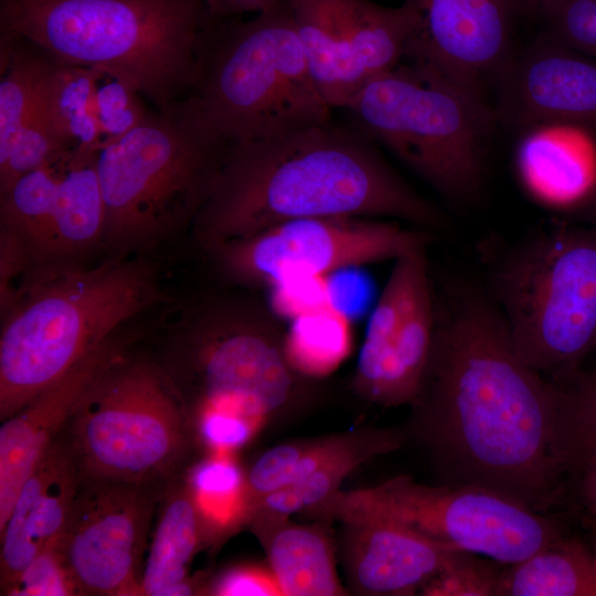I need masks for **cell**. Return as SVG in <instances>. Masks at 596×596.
Returning a JSON list of instances; mask_svg holds the SVG:
<instances>
[{
    "label": "cell",
    "mask_w": 596,
    "mask_h": 596,
    "mask_svg": "<svg viewBox=\"0 0 596 596\" xmlns=\"http://www.w3.org/2000/svg\"><path fill=\"white\" fill-rule=\"evenodd\" d=\"M546 34L596 58V0H541Z\"/></svg>",
    "instance_id": "obj_36"
},
{
    "label": "cell",
    "mask_w": 596,
    "mask_h": 596,
    "mask_svg": "<svg viewBox=\"0 0 596 596\" xmlns=\"http://www.w3.org/2000/svg\"><path fill=\"white\" fill-rule=\"evenodd\" d=\"M44 103L54 132L66 150L100 149L92 67L53 58Z\"/></svg>",
    "instance_id": "obj_29"
},
{
    "label": "cell",
    "mask_w": 596,
    "mask_h": 596,
    "mask_svg": "<svg viewBox=\"0 0 596 596\" xmlns=\"http://www.w3.org/2000/svg\"><path fill=\"white\" fill-rule=\"evenodd\" d=\"M497 596H596V561L575 539L562 536L502 568Z\"/></svg>",
    "instance_id": "obj_25"
},
{
    "label": "cell",
    "mask_w": 596,
    "mask_h": 596,
    "mask_svg": "<svg viewBox=\"0 0 596 596\" xmlns=\"http://www.w3.org/2000/svg\"><path fill=\"white\" fill-rule=\"evenodd\" d=\"M183 472L169 481L160 494L142 570L141 596L204 595L209 577L189 574L206 541Z\"/></svg>",
    "instance_id": "obj_21"
},
{
    "label": "cell",
    "mask_w": 596,
    "mask_h": 596,
    "mask_svg": "<svg viewBox=\"0 0 596 596\" xmlns=\"http://www.w3.org/2000/svg\"><path fill=\"white\" fill-rule=\"evenodd\" d=\"M426 247L394 266L370 316L352 390L383 406H412L430 355L437 318Z\"/></svg>",
    "instance_id": "obj_15"
},
{
    "label": "cell",
    "mask_w": 596,
    "mask_h": 596,
    "mask_svg": "<svg viewBox=\"0 0 596 596\" xmlns=\"http://www.w3.org/2000/svg\"><path fill=\"white\" fill-rule=\"evenodd\" d=\"M95 79L96 116L102 147L121 138L140 125L148 111L135 85L110 70L92 67ZM99 150V149H98Z\"/></svg>",
    "instance_id": "obj_34"
},
{
    "label": "cell",
    "mask_w": 596,
    "mask_h": 596,
    "mask_svg": "<svg viewBox=\"0 0 596 596\" xmlns=\"http://www.w3.org/2000/svg\"><path fill=\"white\" fill-rule=\"evenodd\" d=\"M497 76L500 113L520 127L596 132V58L545 34L510 57Z\"/></svg>",
    "instance_id": "obj_16"
},
{
    "label": "cell",
    "mask_w": 596,
    "mask_h": 596,
    "mask_svg": "<svg viewBox=\"0 0 596 596\" xmlns=\"http://www.w3.org/2000/svg\"><path fill=\"white\" fill-rule=\"evenodd\" d=\"M512 6H523L536 9L541 0H509Z\"/></svg>",
    "instance_id": "obj_42"
},
{
    "label": "cell",
    "mask_w": 596,
    "mask_h": 596,
    "mask_svg": "<svg viewBox=\"0 0 596 596\" xmlns=\"http://www.w3.org/2000/svg\"><path fill=\"white\" fill-rule=\"evenodd\" d=\"M78 468L57 436L24 481L0 529V590L64 532L81 482Z\"/></svg>",
    "instance_id": "obj_20"
},
{
    "label": "cell",
    "mask_w": 596,
    "mask_h": 596,
    "mask_svg": "<svg viewBox=\"0 0 596 596\" xmlns=\"http://www.w3.org/2000/svg\"><path fill=\"white\" fill-rule=\"evenodd\" d=\"M594 556H595V561H596V554Z\"/></svg>",
    "instance_id": "obj_44"
},
{
    "label": "cell",
    "mask_w": 596,
    "mask_h": 596,
    "mask_svg": "<svg viewBox=\"0 0 596 596\" xmlns=\"http://www.w3.org/2000/svg\"><path fill=\"white\" fill-rule=\"evenodd\" d=\"M323 216L390 217L426 231L443 223L369 137L330 121L228 146L193 224L209 249L284 222Z\"/></svg>",
    "instance_id": "obj_2"
},
{
    "label": "cell",
    "mask_w": 596,
    "mask_h": 596,
    "mask_svg": "<svg viewBox=\"0 0 596 596\" xmlns=\"http://www.w3.org/2000/svg\"><path fill=\"white\" fill-rule=\"evenodd\" d=\"M279 323L264 306L205 304L173 329L156 360L187 423L217 412L263 427L307 395Z\"/></svg>",
    "instance_id": "obj_6"
},
{
    "label": "cell",
    "mask_w": 596,
    "mask_h": 596,
    "mask_svg": "<svg viewBox=\"0 0 596 596\" xmlns=\"http://www.w3.org/2000/svg\"><path fill=\"white\" fill-rule=\"evenodd\" d=\"M310 71L332 108H344L372 78L406 58L421 18L408 0H287Z\"/></svg>",
    "instance_id": "obj_13"
},
{
    "label": "cell",
    "mask_w": 596,
    "mask_h": 596,
    "mask_svg": "<svg viewBox=\"0 0 596 596\" xmlns=\"http://www.w3.org/2000/svg\"><path fill=\"white\" fill-rule=\"evenodd\" d=\"M502 570L469 552H460L419 590L424 596H497Z\"/></svg>",
    "instance_id": "obj_37"
},
{
    "label": "cell",
    "mask_w": 596,
    "mask_h": 596,
    "mask_svg": "<svg viewBox=\"0 0 596 596\" xmlns=\"http://www.w3.org/2000/svg\"><path fill=\"white\" fill-rule=\"evenodd\" d=\"M123 347L111 338L0 426V529L29 476L58 436L78 398Z\"/></svg>",
    "instance_id": "obj_19"
},
{
    "label": "cell",
    "mask_w": 596,
    "mask_h": 596,
    "mask_svg": "<svg viewBox=\"0 0 596 596\" xmlns=\"http://www.w3.org/2000/svg\"><path fill=\"white\" fill-rule=\"evenodd\" d=\"M44 91L9 156L0 162V193H3L22 174L43 166L58 153L66 151L57 139L49 118L44 103Z\"/></svg>",
    "instance_id": "obj_35"
},
{
    "label": "cell",
    "mask_w": 596,
    "mask_h": 596,
    "mask_svg": "<svg viewBox=\"0 0 596 596\" xmlns=\"http://www.w3.org/2000/svg\"><path fill=\"white\" fill-rule=\"evenodd\" d=\"M375 457L377 455L372 451H361L332 461L300 481L262 499L256 504L252 518L255 515L290 518L301 512L312 514L341 490L342 482L352 471Z\"/></svg>",
    "instance_id": "obj_33"
},
{
    "label": "cell",
    "mask_w": 596,
    "mask_h": 596,
    "mask_svg": "<svg viewBox=\"0 0 596 596\" xmlns=\"http://www.w3.org/2000/svg\"><path fill=\"white\" fill-rule=\"evenodd\" d=\"M0 18L55 60L123 75L160 111L192 93L211 21L203 0H0Z\"/></svg>",
    "instance_id": "obj_3"
},
{
    "label": "cell",
    "mask_w": 596,
    "mask_h": 596,
    "mask_svg": "<svg viewBox=\"0 0 596 596\" xmlns=\"http://www.w3.org/2000/svg\"><path fill=\"white\" fill-rule=\"evenodd\" d=\"M204 595L283 596L269 567L254 564L231 566L207 578Z\"/></svg>",
    "instance_id": "obj_39"
},
{
    "label": "cell",
    "mask_w": 596,
    "mask_h": 596,
    "mask_svg": "<svg viewBox=\"0 0 596 596\" xmlns=\"http://www.w3.org/2000/svg\"><path fill=\"white\" fill-rule=\"evenodd\" d=\"M313 515L326 522L356 515L393 521L502 565L518 563L564 536L546 512L493 489L429 486L406 475L369 488L339 490Z\"/></svg>",
    "instance_id": "obj_11"
},
{
    "label": "cell",
    "mask_w": 596,
    "mask_h": 596,
    "mask_svg": "<svg viewBox=\"0 0 596 596\" xmlns=\"http://www.w3.org/2000/svg\"><path fill=\"white\" fill-rule=\"evenodd\" d=\"M421 26L406 58L424 61L451 79L481 91L510 56L509 0H408Z\"/></svg>",
    "instance_id": "obj_17"
},
{
    "label": "cell",
    "mask_w": 596,
    "mask_h": 596,
    "mask_svg": "<svg viewBox=\"0 0 596 596\" xmlns=\"http://www.w3.org/2000/svg\"><path fill=\"white\" fill-rule=\"evenodd\" d=\"M207 546L248 525L252 504L245 469L228 454H205L183 472Z\"/></svg>",
    "instance_id": "obj_26"
},
{
    "label": "cell",
    "mask_w": 596,
    "mask_h": 596,
    "mask_svg": "<svg viewBox=\"0 0 596 596\" xmlns=\"http://www.w3.org/2000/svg\"><path fill=\"white\" fill-rule=\"evenodd\" d=\"M572 210L578 219L596 224V175Z\"/></svg>",
    "instance_id": "obj_41"
},
{
    "label": "cell",
    "mask_w": 596,
    "mask_h": 596,
    "mask_svg": "<svg viewBox=\"0 0 596 596\" xmlns=\"http://www.w3.org/2000/svg\"><path fill=\"white\" fill-rule=\"evenodd\" d=\"M289 362L301 374L317 379L332 372L350 350L343 318L331 310L301 317L285 337Z\"/></svg>",
    "instance_id": "obj_32"
},
{
    "label": "cell",
    "mask_w": 596,
    "mask_h": 596,
    "mask_svg": "<svg viewBox=\"0 0 596 596\" xmlns=\"http://www.w3.org/2000/svg\"><path fill=\"white\" fill-rule=\"evenodd\" d=\"M67 151L22 174L1 193V227L19 238L30 262H51L58 178Z\"/></svg>",
    "instance_id": "obj_27"
},
{
    "label": "cell",
    "mask_w": 596,
    "mask_h": 596,
    "mask_svg": "<svg viewBox=\"0 0 596 596\" xmlns=\"http://www.w3.org/2000/svg\"><path fill=\"white\" fill-rule=\"evenodd\" d=\"M162 490L81 479L60 538L77 596H141L142 558Z\"/></svg>",
    "instance_id": "obj_14"
},
{
    "label": "cell",
    "mask_w": 596,
    "mask_h": 596,
    "mask_svg": "<svg viewBox=\"0 0 596 596\" xmlns=\"http://www.w3.org/2000/svg\"><path fill=\"white\" fill-rule=\"evenodd\" d=\"M409 60L368 82L344 109L443 196L467 201L481 182L494 111L481 91Z\"/></svg>",
    "instance_id": "obj_8"
},
{
    "label": "cell",
    "mask_w": 596,
    "mask_h": 596,
    "mask_svg": "<svg viewBox=\"0 0 596 596\" xmlns=\"http://www.w3.org/2000/svg\"><path fill=\"white\" fill-rule=\"evenodd\" d=\"M53 57L23 39L2 33L0 81V162L38 106Z\"/></svg>",
    "instance_id": "obj_28"
},
{
    "label": "cell",
    "mask_w": 596,
    "mask_h": 596,
    "mask_svg": "<svg viewBox=\"0 0 596 596\" xmlns=\"http://www.w3.org/2000/svg\"><path fill=\"white\" fill-rule=\"evenodd\" d=\"M593 514H596V509L594 510Z\"/></svg>",
    "instance_id": "obj_43"
},
{
    "label": "cell",
    "mask_w": 596,
    "mask_h": 596,
    "mask_svg": "<svg viewBox=\"0 0 596 596\" xmlns=\"http://www.w3.org/2000/svg\"><path fill=\"white\" fill-rule=\"evenodd\" d=\"M430 236L429 231L405 227L397 221L323 216L284 222L209 251L231 280L262 287L395 260L426 247Z\"/></svg>",
    "instance_id": "obj_12"
},
{
    "label": "cell",
    "mask_w": 596,
    "mask_h": 596,
    "mask_svg": "<svg viewBox=\"0 0 596 596\" xmlns=\"http://www.w3.org/2000/svg\"><path fill=\"white\" fill-rule=\"evenodd\" d=\"M405 439L404 429L364 427L276 445L262 453L245 469L252 514L265 497L300 481L332 461L361 451L381 456L398 449Z\"/></svg>",
    "instance_id": "obj_23"
},
{
    "label": "cell",
    "mask_w": 596,
    "mask_h": 596,
    "mask_svg": "<svg viewBox=\"0 0 596 596\" xmlns=\"http://www.w3.org/2000/svg\"><path fill=\"white\" fill-rule=\"evenodd\" d=\"M489 286L514 352L544 376L596 350V228L540 231L494 263Z\"/></svg>",
    "instance_id": "obj_10"
},
{
    "label": "cell",
    "mask_w": 596,
    "mask_h": 596,
    "mask_svg": "<svg viewBox=\"0 0 596 596\" xmlns=\"http://www.w3.org/2000/svg\"><path fill=\"white\" fill-rule=\"evenodd\" d=\"M83 479L164 488L196 446L156 360L121 348L78 398L58 434Z\"/></svg>",
    "instance_id": "obj_9"
},
{
    "label": "cell",
    "mask_w": 596,
    "mask_h": 596,
    "mask_svg": "<svg viewBox=\"0 0 596 596\" xmlns=\"http://www.w3.org/2000/svg\"><path fill=\"white\" fill-rule=\"evenodd\" d=\"M411 407L404 433L428 450L440 483L490 488L541 512L558 501L555 383L517 355L483 292L462 285L437 300L433 347Z\"/></svg>",
    "instance_id": "obj_1"
},
{
    "label": "cell",
    "mask_w": 596,
    "mask_h": 596,
    "mask_svg": "<svg viewBox=\"0 0 596 596\" xmlns=\"http://www.w3.org/2000/svg\"><path fill=\"white\" fill-rule=\"evenodd\" d=\"M227 146L331 121L287 0L249 20L209 28L189 96Z\"/></svg>",
    "instance_id": "obj_5"
},
{
    "label": "cell",
    "mask_w": 596,
    "mask_h": 596,
    "mask_svg": "<svg viewBox=\"0 0 596 596\" xmlns=\"http://www.w3.org/2000/svg\"><path fill=\"white\" fill-rule=\"evenodd\" d=\"M227 147L187 97L100 148L104 238L146 248L194 221Z\"/></svg>",
    "instance_id": "obj_7"
},
{
    "label": "cell",
    "mask_w": 596,
    "mask_h": 596,
    "mask_svg": "<svg viewBox=\"0 0 596 596\" xmlns=\"http://www.w3.org/2000/svg\"><path fill=\"white\" fill-rule=\"evenodd\" d=\"M279 0H203L210 20L233 17L243 13H258L274 6Z\"/></svg>",
    "instance_id": "obj_40"
},
{
    "label": "cell",
    "mask_w": 596,
    "mask_h": 596,
    "mask_svg": "<svg viewBox=\"0 0 596 596\" xmlns=\"http://www.w3.org/2000/svg\"><path fill=\"white\" fill-rule=\"evenodd\" d=\"M324 523L300 524L272 515H255L248 523L283 596L349 594L338 576L334 546Z\"/></svg>",
    "instance_id": "obj_22"
},
{
    "label": "cell",
    "mask_w": 596,
    "mask_h": 596,
    "mask_svg": "<svg viewBox=\"0 0 596 596\" xmlns=\"http://www.w3.org/2000/svg\"><path fill=\"white\" fill-rule=\"evenodd\" d=\"M341 551L348 583L366 596H411L460 552L403 524L345 517Z\"/></svg>",
    "instance_id": "obj_18"
},
{
    "label": "cell",
    "mask_w": 596,
    "mask_h": 596,
    "mask_svg": "<svg viewBox=\"0 0 596 596\" xmlns=\"http://www.w3.org/2000/svg\"><path fill=\"white\" fill-rule=\"evenodd\" d=\"M159 299L153 272L110 260L56 268L18 294L0 334V421L52 386Z\"/></svg>",
    "instance_id": "obj_4"
},
{
    "label": "cell",
    "mask_w": 596,
    "mask_h": 596,
    "mask_svg": "<svg viewBox=\"0 0 596 596\" xmlns=\"http://www.w3.org/2000/svg\"><path fill=\"white\" fill-rule=\"evenodd\" d=\"M556 386L552 455L564 477L577 475L596 453V373L575 371Z\"/></svg>",
    "instance_id": "obj_30"
},
{
    "label": "cell",
    "mask_w": 596,
    "mask_h": 596,
    "mask_svg": "<svg viewBox=\"0 0 596 596\" xmlns=\"http://www.w3.org/2000/svg\"><path fill=\"white\" fill-rule=\"evenodd\" d=\"M519 163L538 189L558 199H578L588 188L587 167L564 138L532 129L519 148Z\"/></svg>",
    "instance_id": "obj_31"
},
{
    "label": "cell",
    "mask_w": 596,
    "mask_h": 596,
    "mask_svg": "<svg viewBox=\"0 0 596 596\" xmlns=\"http://www.w3.org/2000/svg\"><path fill=\"white\" fill-rule=\"evenodd\" d=\"M93 148L68 150L58 178L51 260L88 251L104 238L106 209Z\"/></svg>",
    "instance_id": "obj_24"
},
{
    "label": "cell",
    "mask_w": 596,
    "mask_h": 596,
    "mask_svg": "<svg viewBox=\"0 0 596 596\" xmlns=\"http://www.w3.org/2000/svg\"><path fill=\"white\" fill-rule=\"evenodd\" d=\"M6 596H77L74 583L64 564L60 539L44 549L1 592Z\"/></svg>",
    "instance_id": "obj_38"
}]
</instances>
